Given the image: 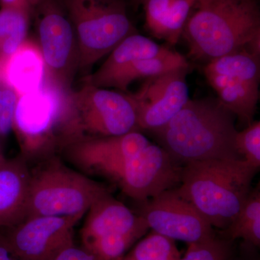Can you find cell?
<instances>
[{
  "label": "cell",
  "instance_id": "obj_1",
  "mask_svg": "<svg viewBox=\"0 0 260 260\" xmlns=\"http://www.w3.org/2000/svg\"><path fill=\"white\" fill-rule=\"evenodd\" d=\"M236 116L218 98L189 99L166 125L150 132L176 162L242 160L236 148Z\"/></svg>",
  "mask_w": 260,
  "mask_h": 260
},
{
  "label": "cell",
  "instance_id": "obj_2",
  "mask_svg": "<svg viewBox=\"0 0 260 260\" xmlns=\"http://www.w3.org/2000/svg\"><path fill=\"white\" fill-rule=\"evenodd\" d=\"M189 55L208 61L239 51L260 55V11L256 0H194L181 37Z\"/></svg>",
  "mask_w": 260,
  "mask_h": 260
},
{
  "label": "cell",
  "instance_id": "obj_3",
  "mask_svg": "<svg viewBox=\"0 0 260 260\" xmlns=\"http://www.w3.org/2000/svg\"><path fill=\"white\" fill-rule=\"evenodd\" d=\"M257 172L243 160L189 162L183 165L176 190L214 229L223 231L242 210Z\"/></svg>",
  "mask_w": 260,
  "mask_h": 260
},
{
  "label": "cell",
  "instance_id": "obj_4",
  "mask_svg": "<svg viewBox=\"0 0 260 260\" xmlns=\"http://www.w3.org/2000/svg\"><path fill=\"white\" fill-rule=\"evenodd\" d=\"M71 89L46 78L39 90L18 96L13 132L19 155L28 164L56 156L70 145L68 97Z\"/></svg>",
  "mask_w": 260,
  "mask_h": 260
},
{
  "label": "cell",
  "instance_id": "obj_5",
  "mask_svg": "<svg viewBox=\"0 0 260 260\" xmlns=\"http://www.w3.org/2000/svg\"><path fill=\"white\" fill-rule=\"evenodd\" d=\"M109 192L104 184L51 157L30 171L25 218L36 215L83 217L97 200Z\"/></svg>",
  "mask_w": 260,
  "mask_h": 260
},
{
  "label": "cell",
  "instance_id": "obj_6",
  "mask_svg": "<svg viewBox=\"0 0 260 260\" xmlns=\"http://www.w3.org/2000/svg\"><path fill=\"white\" fill-rule=\"evenodd\" d=\"M76 37L78 72L90 74L95 63L125 38L138 32L125 0H61Z\"/></svg>",
  "mask_w": 260,
  "mask_h": 260
},
{
  "label": "cell",
  "instance_id": "obj_7",
  "mask_svg": "<svg viewBox=\"0 0 260 260\" xmlns=\"http://www.w3.org/2000/svg\"><path fill=\"white\" fill-rule=\"evenodd\" d=\"M68 99L70 144L85 138L119 136L140 131L138 112L128 92L100 88L83 81L79 88L70 90Z\"/></svg>",
  "mask_w": 260,
  "mask_h": 260
},
{
  "label": "cell",
  "instance_id": "obj_8",
  "mask_svg": "<svg viewBox=\"0 0 260 260\" xmlns=\"http://www.w3.org/2000/svg\"><path fill=\"white\" fill-rule=\"evenodd\" d=\"M182 167L164 148L151 143L141 153L99 162L87 172L110 179L126 196L143 203L177 187Z\"/></svg>",
  "mask_w": 260,
  "mask_h": 260
},
{
  "label": "cell",
  "instance_id": "obj_9",
  "mask_svg": "<svg viewBox=\"0 0 260 260\" xmlns=\"http://www.w3.org/2000/svg\"><path fill=\"white\" fill-rule=\"evenodd\" d=\"M85 215L81 246L98 260H120L150 229L144 219L110 192L97 200Z\"/></svg>",
  "mask_w": 260,
  "mask_h": 260
},
{
  "label": "cell",
  "instance_id": "obj_10",
  "mask_svg": "<svg viewBox=\"0 0 260 260\" xmlns=\"http://www.w3.org/2000/svg\"><path fill=\"white\" fill-rule=\"evenodd\" d=\"M207 81L218 99L243 125L254 121L259 99L260 55L239 51L208 61Z\"/></svg>",
  "mask_w": 260,
  "mask_h": 260
},
{
  "label": "cell",
  "instance_id": "obj_11",
  "mask_svg": "<svg viewBox=\"0 0 260 260\" xmlns=\"http://www.w3.org/2000/svg\"><path fill=\"white\" fill-rule=\"evenodd\" d=\"M37 42L47 78L68 89L78 72V50L73 25L59 0H39L32 9Z\"/></svg>",
  "mask_w": 260,
  "mask_h": 260
},
{
  "label": "cell",
  "instance_id": "obj_12",
  "mask_svg": "<svg viewBox=\"0 0 260 260\" xmlns=\"http://www.w3.org/2000/svg\"><path fill=\"white\" fill-rule=\"evenodd\" d=\"M83 216L27 217L20 223L1 231L15 254L23 260H54L75 245V228Z\"/></svg>",
  "mask_w": 260,
  "mask_h": 260
},
{
  "label": "cell",
  "instance_id": "obj_13",
  "mask_svg": "<svg viewBox=\"0 0 260 260\" xmlns=\"http://www.w3.org/2000/svg\"><path fill=\"white\" fill-rule=\"evenodd\" d=\"M138 215L152 232L174 241L191 244L216 234L215 229L176 188L140 203Z\"/></svg>",
  "mask_w": 260,
  "mask_h": 260
},
{
  "label": "cell",
  "instance_id": "obj_14",
  "mask_svg": "<svg viewBox=\"0 0 260 260\" xmlns=\"http://www.w3.org/2000/svg\"><path fill=\"white\" fill-rule=\"evenodd\" d=\"M190 67L172 70L145 80L139 90L129 93L138 116L140 131L166 125L189 101L186 77Z\"/></svg>",
  "mask_w": 260,
  "mask_h": 260
},
{
  "label": "cell",
  "instance_id": "obj_15",
  "mask_svg": "<svg viewBox=\"0 0 260 260\" xmlns=\"http://www.w3.org/2000/svg\"><path fill=\"white\" fill-rule=\"evenodd\" d=\"M140 131L119 136L85 138L65 148L68 158L87 172L99 162L118 160L141 153L151 144Z\"/></svg>",
  "mask_w": 260,
  "mask_h": 260
},
{
  "label": "cell",
  "instance_id": "obj_16",
  "mask_svg": "<svg viewBox=\"0 0 260 260\" xmlns=\"http://www.w3.org/2000/svg\"><path fill=\"white\" fill-rule=\"evenodd\" d=\"M20 155L0 160V232L25 218L30 170Z\"/></svg>",
  "mask_w": 260,
  "mask_h": 260
},
{
  "label": "cell",
  "instance_id": "obj_17",
  "mask_svg": "<svg viewBox=\"0 0 260 260\" xmlns=\"http://www.w3.org/2000/svg\"><path fill=\"white\" fill-rule=\"evenodd\" d=\"M0 77L18 96L39 90L45 82L47 72L37 41L27 38L3 65Z\"/></svg>",
  "mask_w": 260,
  "mask_h": 260
},
{
  "label": "cell",
  "instance_id": "obj_18",
  "mask_svg": "<svg viewBox=\"0 0 260 260\" xmlns=\"http://www.w3.org/2000/svg\"><path fill=\"white\" fill-rule=\"evenodd\" d=\"M170 50L138 32L125 38L110 53L102 66L92 74L84 77L83 81L105 88L108 82L135 61L154 57Z\"/></svg>",
  "mask_w": 260,
  "mask_h": 260
},
{
  "label": "cell",
  "instance_id": "obj_19",
  "mask_svg": "<svg viewBox=\"0 0 260 260\" xmlns=\"http://www.w3.org/2000/svg\"><path fill=\"white\" fill-rule=\"evenodd\" d=\"M191 0H146L143 6L145 28L153 37L174 45L190 14Z\"/></svg>",
  "mask_w": 260,
  "mask_h": 260
},
{
  "label": "cell",
  "instance_id": "obj_20",
  "mask_svg": "<svg viewBox=\"0 0 260 260\" xmlns=\"http://www.w3.org/2000/svg\"><path fill=\"white\" fill-rule=\"evenodd\" d=\"M186 67H189V64L185 56L170 49L165 54L135 61L113 77L104 88L127 93L129 85L135 80L148 79Z\"/></svg>",
  "mask_w": 260,
  "mask_h": 260
},
{
  "label": "cell",
  "instance_id": "obj_21",
  "mask_svg": "<svg viewBox=\"0 0 260 260\" xmlns=\"http://www.w3.org/2000/svg\"><path fill=\"white\" fill-rule=\"evenodd\" d=\"M32 9L28 7H1L0 9V73L10 56L27 38Z\"/></svg>",
  "mask_w": 260,
  "mask_h": 260
},
{
  "label": "cell",
  "instance_id": "obj_22",
  "mask_svg": "<svg viewBox=\"0 0 260 260\" xmlns=\"http://www.w3.org/2000/svg\"><path fill=\"white\" fill-rule=\"evenodd\" d=\"M218 234L225 239H242L245 244L260 246L259 186L251 189L244 206L231 225Z\"/></svg>",
  "mask_w": 260,
  "mask_h": 260
},
{
  "label": "cell",
  "instance_id": "obj_23",
  "mask_svg": "<svg viewBox=\"0 0 260 260\" xmlns=\"http://www.w3.org/2000/svg\"><path fill=\"white\" fill-rule=\"evenodd\" d=\"M176 241L152 232L120 260H180Z\"/></svg>",
  "mask_w": 260,
  "mask_h": 260
},
{
  "label": "cell",
  "instance_id": "obj_24",
  "mask_svg": "<svg viewBox=\"0 0 260 260\" xmlns=\"http://www.w3.org/2000/svg\"><path fill=\"white\" fill-rule=\"evenodd\" d=\"M234 242L216 233L209 239L189 244L180 260H231L235 254Z\"/></svg>",
  "mask_w": 260,
  "mask_h": 260
},
{
  "label": "cell",
  "instance_id": "obj_25",
  "mask_svg": "<svg viewBox=\"0 0 260 260\" xmlns=\"http://www.w3.org/2000/svg\"><path fill=\"white\" fill-rule=\"evenodd\" d=\"M236 148L239 156L251 167H260V121H253L250 125L237 132Z\"/></svg>",
  "mask_w": 260,
  "mask_h": 260
},
{
  "label": "cell",
  "instance_id": "obj_26",
  "mask_svg": "<svg viewBox=\"0 0 260 260\" xmlns=\"http://www.w3.org/2000/svg\"><path fill=\"white\" fill-rule=\"evenodd\" d=\"M18 95L3 80L0 79V160L5 157V146L13 132V119Z\"/></svg>",
  "mask_w": 260,
  "mask_h": 260
},
{
  "label": "cell",
  "instance_id": "obj_27",
  "mask_svg": "<svg viewBox=\"0 0 260 260\" xmlns=\"http://www.w3.org/2000/svg\"><path fill=\"white\" fill-rule=\"evenodd\" d=\"M54 260H98L86 249L73 245L61 252Z\"/></svg>",
  "mask_w": 260,
  "mask_h": 260
},
{
  "label": "cell",
  "instance_id": "obj_28",
  "mask_svg": "<svg viewBox=\"0 0 260 260\" xmlns=\"http://www.w3.org/2000/svg\"><path fill=\"white\" fill-rule=\"evenodd\" d=\"M0 260H23L10 249L0 233Z\"/></svg>",
  "mask_w": 260,
  "mask_h": 260
},
{
  "label": "cell",
  "instance_id": "obj_29",
  "mask_svg": "<svg viewBox=\"0 0 260 260\" xmlns=\"http://www.w3.org/2000/svg\"><path fill=\"white\" fill-rule=\"evenodd\" d=\"M39 0H0L1 7H28L34 9Z\"/></svg>",
  "mask_w": 260,
  "mask_h": 260
},
{
  "label": "cell",
  "instance_id": "obj_30",
  "mask_svg": "<svg viewBox=\"0 0 260 260\" xmlns=\"http://www.w3.org/2000/svg\"><path fill=\"white\" fill-rule=\"evenodd\" d=\"M146 0H133V3L136 5H143Z\"/></svg>",
  "mask_w": 260,
  "mask_h": 260
},
{
  "label": "cell",
  "instance_id": "obj_31",
  "mask_svg": "<svg viewBox=\"0 0 260 260\" xmlns=\"http://www.w3.org/2000/svg\"><path fill=\"white\" fill-rule=\"evenodd\" d=\"M231 260H251V259L246 258L245 256H244V257H237V256H235V254H234V256H233L232 259Z\"/></svg>",
  "mask_w": 260,
  "mask_h": 260
},
{
  "label": "cell",
  "instance_id": "obj_32",
  "mask_svg": "<svg viewBox=\"0 0 260 260\" xmlns=\"http://www.w3.org/2000/svg\"><path fill=\"white\" fill-rule=\"evenodd\" d=\"M191 2H192L193 3V4H194V0H191Z\"/></svg>",
  "mask_w": 260,
  "mask_h": 260
},
{
  "label": "cell",
  "instance_id": "obj_33",
  "mask_svg": "<svg viewBox=\"0 0 260 260\" xmlns=\"http://www.w3.org/2000/svg\"><path fill=\"white\" fill-rule=\"evenodd\" d=\"M0 79H1V77H0Z\"/></svg>",
  "mask_w": 260,
  "mask_h": 260
}]
</instances>
